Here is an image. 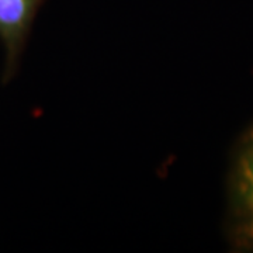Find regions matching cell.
Listing matches in <instances>:
<instances>
[{"instance_id":"obj_1","label":"cell","mask_w":253,"mask_h":253,"mask_svg":"<svg viewBox=\"0 0 253 253\" xmlns=\"http://www.w3.org/2000/svg\"><path fill=\"white\" fill-rule=\"evenodd\" d=\"M44 0H0V40L6 51L4 79L16 72L21 51Z\"/></svg>"},{"instance_id":"obj_2","label":"cell","mask_w":253,"mask_h":253,"mask_svg":"<svg viewBox=\"0 0 253 253\" xmlns=\"http://www.w3.org/2000/svg\"><path fill=\"white\" fill-rule=\"evenodd\" d=\"M236 206V236L253 245V132L239 154L234 176Z\"/></svg>"}]
</instances>
